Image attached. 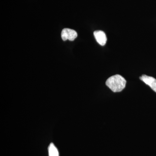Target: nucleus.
<instances>
[{"label":"nucleus","mask_w":156,"mask_h":156,"mask_svg":"<svg viewBox=\"0 0 156 156\" xmlns=\"http://www.w3.org/2000/svg\"><path fill=\"white\" fill-rule=\"evenodd\" d=\"M126 81L119 75L112 76L107 80L106 85L114 92H120L126 87Z\"/></svg>","instance_id":"f257e3e1"},{"label":"nucleus","mask_w":156,"mask_h":156,"mask_svg":"<svg viewBox=\"0 0 156 156\" xmlns=\"http://www.w3.org/2000/svg\"><path fill=\"white\" fill-rule=\"evenodd\" d=\"M77 37V33L75 30L69 28H64L61 33V37L64 41L68 40L73 41Z\"/></svg>","instance_id":"f03ea898"},{"label":"nucleus","mask_w":156,"mask_h":156,"mask_svg":"<svg viewBox=\"0 0 156 156\" xmlns=\"http://www.w3.org/2000/svg\"><path fill=\"white\" fill-rule=\"evenodd\" d=\"M140 79L156 92V79L152 77L143 75Z\"/></svg>","instance_id":"7ed1b4c3"},{"label":"nucleus","mask_w":156,"mask_h":156,"mask_svg":"<svg viewBox=\"0 0 156 156\" xmlns=\"http://www.w3.org/2000/svg\"><path fill=\"white\" fill-rule=\"evenodd\" d=\"M94 36L96 41L101 46H104L107 42L106 34L103 31H95L94 32Z\"/></svg>","instance_id":"20e7f679"},{"label":"nucleus","mask_w":156,"mask_h":156,"mask_svg":"<svg viewBox=\"0 0 156 156\" xmlns=\"http://www.w3.org/2000/svg\"><path fill=\"white\" fill-rule=\"evenodd\" d=\"M49 156H58V152L55 146L51 143L48 147Z\"/></svg>","instance_id":"39448f33"}]
</instances>
